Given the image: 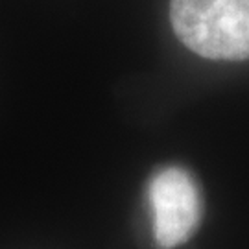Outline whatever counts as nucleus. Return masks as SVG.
Returning a JSON list of instances; mask_svg holds the SVG:
<instances>
[{
	"label": "nucleus",
	"mask_w": 249,
	"mask_h": 249,
	"mask_svg": "<svg viewBox=\"0 0 249 249\" xmlns=\"http://www.w3.org/2000/svg\"><path fill=\"white\" fill-rule=\"evenodd\" d=\"M170 20L179 41L201 57L249 59V0H172Z\"/></svg>",
	"instance_id": "nucleus-1"
},
{
	"label": "nucleus",
	"mask_w": 249,
	"mask_h": 249,
	"mask_svg": "<svg viewBox=\"0 0 249 249\" xmlns=\"http://www.w3.org/2000/svg\"><path fill=\"white\" fill-rule=\"evenodd\" d=\"M150 207L153 238L160 249H174L197 231L201 196L194 178L181 166H168L151 179Z\"/></svg>",
	"instance_id": "nucleus-2"
}]
</instances>
